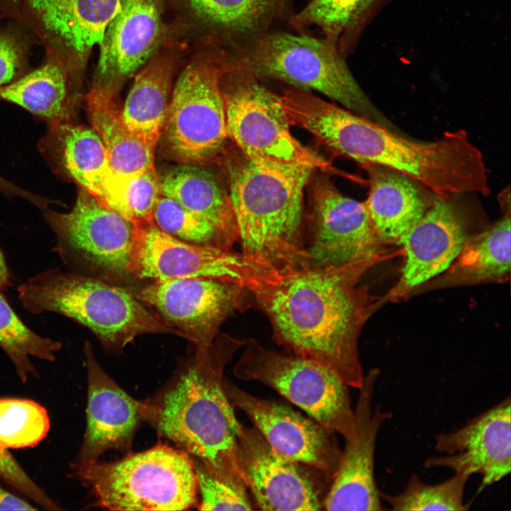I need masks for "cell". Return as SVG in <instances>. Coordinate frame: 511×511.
I'll list each match as a JSON object with an SVG mask.
<instances>
[{"instance_id":"obj_15","label":"cell","mask_w":511,"mask_h":511,"mask_svg":"<svg viewBox=\"0 0 511 511\" xmlns=\"http://www.w3.org/2000/svg\"><path fill=\"white\" fill-rule=\"evenodd\" d=\"M72 77L92 48L100 45L121 0H5Z\"/></svg>"},{"instance_id":"obj_16","label":"cell","mask_w":511,"mask_h":511,"mask_svg":"<svg viewBox=\"0 0 511 511\" xmlns=\"http://www.w3.org/2000/svg\"><path fill=\"white\" fill-rule=\"evenodd\" d=\"M238 460L246 485L258 509L268 511L324 509L327 492L322 477L326 476L280 456L256 428L241 425Z\"/></svg>"},{"instance_id":"obj_8","label":"cell","mask_w":511,"mask_h":511,"mask_svg":"<svg viewBox=\"0 0 511 511\" xmlns=\"http://www.w3.org/2000/svg\"><path fill=\"white\" fill-rule=\"evenodd\" d=\"M221 85L228 138L249 160L282 172L306 167L334 170L292 136L281 96L262 84L242 58L231 57Z\"/></svg>"},{"instance_id":"obj_5","label":"cell","mask_w":511,"mask_h":511,"mask_svg":"<svg viewBox=\"0 0 511 511\" xmlns=\"http://www.w3.org/2000/svg\"><path fill=\"white\" fill-rule=\"evenodd\" d=\"M23 307L34 314H62L92 331L103 347L121 352L146 334H183L149 310L131 291L91 275L49 269L18 288Z\"/></svg>"},{"instance_id":"obj_28","label":"cell","mask_w":511,"mask_h":511,"mask_svg":"<svg viewBox=\"0 0 511 511\" xmlns=\"http://www.w3.org/2000/svg\"><path fill=\"white\" fill-rule=\"evenodd\" d=\"M163 196L205 218L235 243L238 231L229 192L198 165L180 163L160 176Z\"/></svg>"},{"instance_id":"obj_39","label":"cell","mask_w":511,"mask_h":511,"mask_svg":"<svg viewBox=\"0 0 511 511\" xmlns=\"http://www.w3.org/2000/svg\"><path fill=\"white\" fill-rule=\"evenodd\" d=\"M0 481V510H35L38 508L33 507L26 499L18 495L10 489L4 486Z\"/></svg>"},{"instance_id":"obj_22","label":"cell","mask_w":511,"mask_h":511,"mask_svg":"<svg viewBox=\"0 0 511 511\" xmlns=\"http://www.w3.org/2000/svg\"><path fill=\"white\" fill-rule=\"evenodd\" d=\"M162 0H121L100 45L95 84L116 88L159 48L165 34Z\"/></svg>"},{"instance_id":"obj_3","label":"cell","mask_w":511,"mask_h":511,"mask_svg":"<svg viewBox=\"0 0 511 511\" xmlns=\"http://www.w3.org/2000/svg\"><path fill=\"white\" fill-rule=\"evenodd\" d=\"M246 341L219 334L181 359L175 373L145 400V422L160 436L225 480L246 485L238 460L242 424L222 387L223 372Z\"/></svg>"},{"instance_id":"obj_20","label":"cell","mask_w":511,"mask_h":511,"mask_svg":"<svg viewBox=\"0 0 511 511\" xmlns=\"http://www.w3.org/2000/svg\"><path fill=\"white\" fill-rule=\"evenodd\" d=\"M83 352L87 372L86 428L72 463L75 464L99 461L110 450L130 452L134 436L145 422V400L129 395L104 370L89 341L84 342Z\"/></svg>"},{"instance_id":"obj_9","label":"cell","mask_w":511,"mask_h":511,"mask_svg":"<svg viewBox=\"0 0 511 511\" xmlns=\"http://www.w3.org/2000/svg\"><path fill=\"white\" fill-rule=\"evenodd\" d=\"M230 58L213 45L193 58L172 87L161 136L180 163L209 162L228 138L221 84Z\"/></svg>"},{"instance_id":"obj_24","label":"cell","mask_w":511,"mask_h":511,"mask_svg":"<svg viewBox=\"0 0 511 511\" xmlns=\"http://www.w3.org/2000/svg\"><path fill=\"white\" fill-rule=\"evenodd\" d=\"M177 65L172 53H155L136 76L121 108L126 128L153 148L166 121Z\"/></svg>"},{"instance_id":"obj_13","label":"cell","mask_w":511,"mask_h":511,"mask_svg":"<svg viewBox=\"0 0 511 511\" xmlns=\"http://www.w3.org/2000/svg\"><path fill=\"white\" fill-rule=\"evenodd\" d=\"M313 175L307 185L309 241L306 250L309 265L374 263L382 241L373 228L366 202L345 196L328 177Z\"/></svg>"},{"instance_id":"obj_29","label":"cell","mask_w":511,"mask_h":511,"mask_svg":"<svg viewBox=\"0 0 511 511\" xmlns=\"http://www.w3.org/2000/svg\"><path fill=\"white\" fill-rule=\"evenodd\" d=\"M392 1L311 0L287 23L299 33L317 28L322 38L346 58L371 20Z\"/></svg>"},{"instance_id":"obj_34","label":"cell","mask_w":511,"mask_h":511,"mask_svg":"<svg viewBox=\"0 0 511 511\" xmlns=\"http://www.w3.org/2000/svg\"><path fill=\"white\" fill-rule=\"evenodd\" d=\"M153 222L165 233L189 243L225 249H233L235 243L211 222L163 195L155 207Z\"/></svg>"},{"instance_id":"obj_26","label":"cell","mask_w":511,"mask_h":511,"mask_svg":"<svg viewBox=\"0 0 511 511\" xmlns=\"http://www.w3.org/2000/svg\"><path fill=\"white\" fill-rule=\"evenodd\" d=\"M194 13L236 52L288 22L292 0H187Z\"/></svg>"},{"instance_id":"obj_37","label":"cell","mask_w":511,"mask_h":511,"mask_svg":"<svg viewBox=\"0 0 511 511\" xmlns=\"http://www.w3.org/2000/svg\"><path fill=\"white\" fill-rule=\"evenodd\" d=\"M160 180L155 167L126 180V200L132 221L153 222L155 207L161 197Z\"/></svg>"},{"instance_id":"obj_1","label":"cell","mask_w":511,"mask_h":511,"mask_svg":"<svg viewBox=\"0 0 511 511\" xmlns=\"http://www.w3.org/2000/svg\"><path fill=\"white\" fill-rule=\"evenodd\" d=\"M373 264L277 270L251 292L278 344L326 366L357 389L364 378L358 340L372 302L357 284Z\"/></svg>"},{"instance_id":"obj_2","label":"cell","mask_w":511,"mask_h":511,"mask_svg":"<svg viewBox=\"0 0 511 511\" xmlns=\"http://www.w3.org/2000/svg\"><path fill=\"white\" fill-rule=\"evenodd\" d=\"M285 106L292 125L329 149L363 165L399 172L436 197L490 192L483 154L466 131H446L434 141H417L300 89L288 94Z\"/></svg>"},{"instance_id":"obj_32","label":"cell","mask_w":511,"mask_h":511,"mask_svg":"<svg viewBox=\"0 0 511 511\" xmlns=\"http://www.w3.org/2000/svg\"><path fill=\"white\" fill-rule=\"evenodd\" d=\"M62 346L60 341L40 336L27 326L0 292V347L22 383L39 377L31 358L55 361Z\"/></svg>"},{"instance_id":"obj_25","label":"cell","mask_w":511,"mask_h":511,"mask_svg":"<svg viewBox=\"0 0 511 511\" xmlns=\"http://www.w3.org/2000/svg\"><path fill=\"white\" fill-rule=\"evenodd\" d=\"M369 176L365 201L373 228L382 241H397L430 205L421 185L407 176L378 165H363Z\"/></svg>"},{"instance_id":"obj_4","label":"cell","mask_w":511,"mask_h":511,"mask_svg":"<svg viewBox=\"0 0 511 511\" xmlns=\"http://www.w3.org/2000/svg\"><path fill=\"white\" fill-rule=\"evenodd\" d=\"M315 169H264L242 153L228 163L241 253L276 270L309 265L303 241L304 192Z\"/></svg>"},{"instance_id":"obj_38","label":"cell","mask_w":511,"mask_h":511,"mask_svg":"<svg viewBox=\"0 0 511 511\" xmlns=\"http://www.w3.org/2000/svg\"><path fill=\"white\" fill-rule=\"evenodd\" d=\"M23 67V50L11 35L0 34V87L11 82Z\"/></svg>"},{"instance_id":"obj_19","label":"cell","mask_w":511,"mask_h":511,"mask_svg":"<svg viewBox=\"0 0 511 511\" xmlns=\"http://www.w3.org/2000/svg\"><path fill=\"white\" fill-rule=\"evenodd\" d=\"M435 450L444 454L424 461L426 468H446L471 476L479 474V492L511 471V402L505 398L459 429L436 437Z\"/></svg>"},{"instance_id":"obj_7","label":"cell","mask_w":511,"mask_h":511,"mask_svg":"<svg viewBox=\"0 0 511 511\" xmlns=\"http://www.w3.org/2000/svg\"><path fill=\"white\" fill-rule=\"evenodd\" d=\"M235 53L260 80L318 92L350 111L397 131L361 87L346 57L322 38L274 29Z\"/></svg>"},{"instance_id":"obj_41","label":"cell","mask_w":511,"mask_h":511,"mask_svg":"<svg viewBox=\"0 0 511 511\" xmlns=\"http://www.w3.org/2000/svg\"><path fill=\"white\" fill-rule=\"evenodd\" d=\"M0 190L4 193L18 196L21 193V189L0 176Z\"/></svg>"},{"instance_id":"obj_14","label":"cell","mask_w":511,"mask_h":511,"mask_svg":"<svg viewBox=\"0 0 511 511\" xmlns=\"http://www.w3.org/2000/svg\"><path fill=\"white\" fill-rule=\"evenodd\" d=\"M133 294L197 347L209 346L224 321L246 310L253 301L243 286L208 278L153 281Z\"/></svg>"},{"instance_id":"obj_11","label":"cell","mask_w":511,"mask_h":511,"mask_svg":"<svg viewBox=\"0 0 511 511\" xmlns=\"http://www.w3.org/2000/svg\"><path fill=\"white\" fill-rule=\"evenodd\" d=\"M43 211L56 238L53 250L65 265L116 279L131 276L133 222L82 189L70 211Z\"/></svg>"},{"instance_id":"obj_40","label":"cell","mask_w":511,"mask_h":511,"mask_svg":"<svg viewBox=\"0 0 511 511\" xmlns=\"http://www.w3.org/2000/svg\"><path fill=\"white\" fill-rule=\"evenodd\" d=\"M11 284V275L4 256L0 249V292L6 290Z\"/></svg>"},{"instance_id":"obj_31","label":"cell","mask_w":511,"mask_h":511,"mask_svg":"<svg viewBox=\"0 0 511 511\" xmlns=\"http://www.w3.org/2000/svg\"><path fill=\"white\" fill-rule=\"evenodd\" d=\"M450 268L452 278L458 281L505 278L510 271V210L481 233L470 236Z\"/></svg>"},{"instance_id":"obj_6","label":"cell","mask_w":511,"mask_h":511,"mask_svg":"<svg viewBox=\"0 0 511 511\" xmlns=\"http://www.w3.org/2000/svg\"><path fill=\"white\" fill-rule=\"evenodd\" d=\"M115 461L71 463L75 477L90 491V507L108 510H185L198 505L190 456L158 443Z\"/></svg>"},{"instance_id":"obj_30","label":"cell","mask_w":511,"mask_h":511,"mask_svg":"<svg viewBox=\"0 0 511 511\" xmlns=\"http://www.w3.org/2000/svg\"><path fill=\"white\" fill-rule=\"evenodd\" d=\"M70 77L54 57L39 68L0 87V98L55 125L69 122L73 109Z\"/></svg>"},{"instance_id":"obj_33","label":"cell","mask_w":511,"mask_h":511,"mask_svg":"<svg viewBox=\"0 0 511 511\" xmlns=\"http://www.w3.org/2000/svg\"><path fill=\"white\" fill-rule=\"evenodd\" d=\"M470 477L454 473L446 480L429 484L414 473L400 493L389 495L380 490V497L392 510H466L469 505L464 503L463 496Z\"/></svg>"},{"instance_id":"obj_18","label":"cell","mask_w":511,"mask_h":511,"mask_svg":"<svg viewBox=\"0 0 511 511\" xmlns=\"http://www.w3.org/2000/svg\"><path fill=\"white\" fill-rule=\"evenodd\" d=\"M379 370L364 375L354 410L355 433L345 439L337 471L324 502L326 510H384L377 487L374 462L376 440L383 424L392 417L379 407L373 409V397Z\"/></svg>"},{"instance_id":"obj_10","label":"cell","mask_w":511,"mask_h":511,"mask_svg":"<svg viewBox=\"0 0 511 511\" xmlns=\"http://www.w3.org/2000/svg\"><path fill=\"white\" fill-rule=\"evenodd\" d=\"M233 368L243 380L260 382L302 409L316 422L348 439L355 433V416L348 385L326 366L246 341Z\"/></svg>"},{"instance_id":"obj_35","label":"cell","mask_w":511,"mask_h":511,"mask_svg":"<svg viewBox=\"0 0 511 511\" xmlns=\"http://www.w3.org/2000/svg\"><path fill=\"white\" fill-rule=\"evenodd\" d=\"M50 427L46 409L35 401L0 398V444L6 449L33 447Z\"/></svg>"},{"instance_id":"obj_21","label":"cell","mask_w":511,"mask_h":511,"mask_svg":"<svg viewBox=\"0 0 511 511\" xmlns=\"http://www.w3.org/2000/svg\"><path fill=\"white\" fill-rule=\"evenodd\" d=\"M455 197H436L397 241L404 251L399 291L412 290L449 269L470 237L466 217Z\"/></svg>"},{"instance_id":"obj_17","label":"cell","mask_w":511,"mask_h":511,"mask_svg":"<svg viewBox=\"0 0 511 511\" xmlns=\"http://www.w3.org/2000/svg\"><path fill=\"white\" fill-rule=\"evenodd\" d=\"M222 387L232 406L246 414L277 454L333 479L342 454L334 432L287 405L258 398L226 378Z\"/></svg>"},{"instance_id":"obj_23","label":"cell","mask_w":511,"mask_h":511,"mask_svg":"<svg viewBox=\"0 0 511 511\" xmlns=\"http://www.w3.org/2000/svg\"><path fill=\"white\" fill-rule=\"evenodd\" d=\"M50 126L53 148L66 174L82 189L132 221L126 200V181L114 170L96 131L70 121Z\"/></svg>"},{"instance_id":"obj_12","label":"cell","mask_w":511,"mask_h":511,"mask_svg":"<svg viewBox=\"0 0 511 511\" xmlns=\"http://www.w3.org/2000/svg\"><path fill=\"white\" fill-rule=\"evenodd\" d=\"M131 275L152 281L208 278L238 284L252 292L273 270L233 249L197 246L177 239L153 222H138Z\"/></svg>"},{"instance_id":"obj_27","label":"cell","mask_w":511,"mask_h":511,"mask_svg":"<svg viewBox=\"0 0 511 511\" xmlns=\"http://www.w3.org/2000/svg\"><path fill=\"white\" fill-rule=\"evenodd\" d=\"M86 101L92 128L101 138L119 177L126 181L155 167V148L132 134L122 121L116 88L94 83Z\"/></svg>"},{"instance_id":"obj_36","label":"cell","mask_w":511,"mask_h":511,"mask_svg":"<svg viewBox=\"0 0 511 511\" xmlns=\"http://www.w3.org/2000/svg\"><path fill=\"white\" fill-rule=\"evenodd\" d=\"M191 458V457H190ZM195 472L197 509L200 510H253L255 508L241 483L221 478L210 471L200 461L191 458Z\"/></svg>"}]
</instances>
